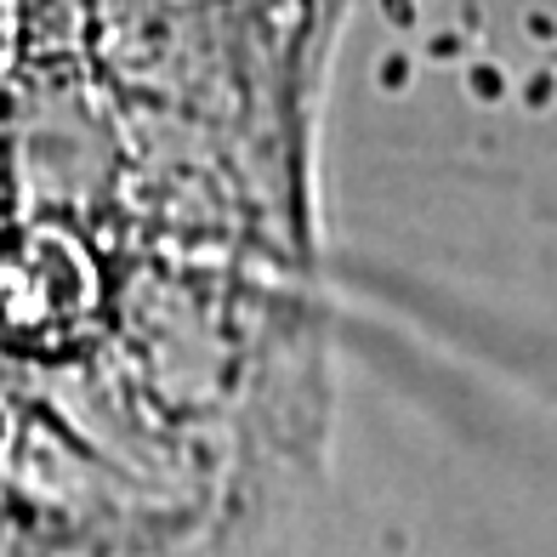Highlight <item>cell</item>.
Instances as JSON below:
<instances>
[{"instance_id": "1", "label": "cell", "mask_w": 557, "mask_h": 557, "mask_svg": "<svg viewBox=\"0 0 557 557\" xmlns=\"http://www.w3.org/2000/svg\"><path fill=\"white\" fill-rule=\"evenodd\" d=\"M109 324V273L63 222L0 234V347L29 359H69Z\"/></svg>"}]
</instances>
